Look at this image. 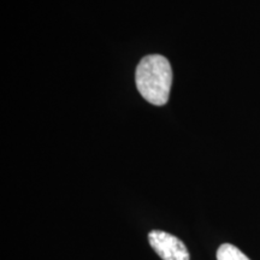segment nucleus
<instances>
[{
  "label": "nucleus",
  "instance_id": "nucleus-1",
  "mask_svg": "<svg viewBox=\"0 0 260 260\" xmlns=\"http://www.w3.org/2000/svg\"><path fill=\"white\" fill-rule=\"evenodd\" d=\"M136 87L142 96L153 105H165L172 82L171 65L165 57L151 54L136 68Z\"/></svg>",
  "mask_w": 260,
  "mask_h": 260
},
{
  "label": "nucleus",
  "instance_id": "nucleus-2",
  "mask_svg": "<svg viewBox=\"0 0 260 260\" xmlns=\"http://www.w3.org/2000/svg\"><path fill=\"white\" fill-rule=\"evenodd\" d=\"M148 241L154 252L162 260H189L190 255L188 248L176 236L162 232L152 230L148 234Z\"/></svg>",
  "mask_w": 260,
  "mask_h": 260
},
{
  "label": "nucleus",
  "instance_id": "nucleus-3",
  "mask_svg": "<svg viewBox=\"0 0 260 260\" xmlns=\"http://www.w3.org/2000/svg\"><path fill=\"white\" fill-rule=\"evenodd\" d=\"M217 260H251L237 247L230 243H223L217 249Z\"/></svg>",
  "mask_w": 260,
  "mask_h": 260
}]
</instances>
